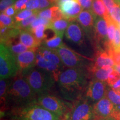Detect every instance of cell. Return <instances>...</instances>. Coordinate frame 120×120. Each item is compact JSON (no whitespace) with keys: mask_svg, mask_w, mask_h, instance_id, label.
<instances>
[{"mask_svg":"<svg viewBox=\"0 0 120 120\" xmlns=\"http://www.w3.org/2000/svg\"><path fill=\"white\" fill-rule=\"evenodd\" d=\"M70 22V21L64 17L57 19L51 21L49 26V29L52 30L55 34L64 36Z\"/></svg>","mask_w":120,"mask_h":120,"instance_id":"22","label":"cell"},{"mask_svg":"<svg viewBox=\"0 0 120 120\" xmlns=\"http://www.w3.org/2000/svg\"><path fill=\"white\" fill-rule=\"evenodd\" d=\"M37 14L36 13L27 19H23L19 23L15 24V26L17 27L20 30H28L33 22L37 17Z\"/></svg>","mask_w":120,"mask_h":120,"instance_id":"32","label":"cell"},{"mask_svg":"<svg viewBox=\"0 0 120 120\" xmlns=\"http://www.w3.org/2000/svg\"><path fill=\"white\" fill-rule=\"evenodd\" d=\"M114 70L113 67L105 66L100 68H89V72H92L94 79L106 82L109 74Z\"/></svg>","mask_w":120,"mask_h":120,"instance_id":"23","label":"cell"},{"mask_svg":"<svg viewBox=\"0 0 120 120\" xmlns=\"http://www.w3.org/2000/svg\"><path fill=\"white\" fill-rule=\"evenodd\" d=\"M111 87H112L113 89L115 90H120V78Z\"/></svg>","mask_w":120,"mask_h":120,"instance_id":"44","label":"cell"},{"mask_svg":"<svg viewBox=\"0 0 120 120\" xmlns=\"http://www.w3.org/2000/svg\"><path fill=\"white\" fill-rule=\"evenodd\" d=\"M19 36L21 42L31 49H37L41 45L42 43L37 40L30 30H21Z\"/></svg>","mask_w":120,"mask_h":120,"instance_id":"18","label":"cell"},{"mask_svg":"<svg viewBox=\"0 0 120 120\" xmlns=\"http://www.w3.org/2000/svg\"><path fill=\"white\" fill-rule=\"evenodd\" d=\"M64 35L67 40L78 46H82L85 45L86 34L76 20L70 22L64 32Z\"/></svg>","mask_w":120,"mask_h":120,"instance_id":"11","label":"cell"},{"mask_svg":"<svg viewBox=\"0 0 120 120\" xmlns=\"http://www.w3.org/2000/svg\"><path fill=\"white\" fill-rule=\"evenodd\" d=\"M6 46H8L9 49L11 50V51L14 53V55L16 56V55H19V53H23L24 52H26L27 51L29 50H36L37 49H31V48H30L27 47V46H25V45H23V43L19 41V42H18L16 44L13 45L12 43H11L10 44L6 45Z\"/></svg>","mask_w":120,"mask_h":120,"instance_id":"28","label":"cell"},{"mask_svg":"<svg viewBox=\"0 0 120 120\" xmlns=\"http://www.w3.org/2000/svg\"><path fill=\"white\" fill-rule=\"evenodd\" d=\"M83 10H92L93 0H77Z\"/></svg>","mask_w":120,"mask_h":120,"instance_id":"39","label":"cell"},{"mask_svg":"<svg viewBox=\"0 0 120 120\" xmlns=\"http://www.w3.org/2000/svg\"><path fill=\"white\" fill-rule=\"evenodd\" d=\"M28 1L29 0H17L15 2L13 6L17 12L26 8V4Z\"/></svg>","mask_w":120,"mask_h":120,"instance_id":"38","label":"cell"},{"mask_svg":"<svg viewBox=\"0 0 120 120\" xmlns=\"http://www.w3.org/2000/svg\"><path fill=\"white\" fill-rule=\"evenodd\" d=\"M109 49H113L116 51H120V28L119 26L117 27L112 47Z\"/></svg>","mask_w":120,"mask_h":120,"instance_id":"35","label":"cell"},{"mask_svg":"<svg viewBox=\"0 0 120 120\" xmlns=\"http://www.w3.org/2000/svg\"><path fill=\"white\" fill-rule=\"evenodd\" d=\"M107 82L93 78L88 83L85 97L93 104L106 96Z\"/></svg>","mask_w":120,"mask_h":120,"instance_id":"9","label":"cell"},{"mask_svg":"<svg viewBox=\"0 0 120 120\" xmlns=\"http://www.w3.org/2000/svg\"><path fill=\"white\" fill-rule=\"evenodd\" d=\"M11 79H1L0 80V97H1V103L4 102L9 86H10Z\"/></svg>","mask_w":120,"mask_h":120,"instance_id":"31","label":"cell"},{"mask_svg":"<svg viewBox=\"0 0 120 120\" xmlns=\"http://www.w3.org/2000/svg\"><path fill=\"white\" fill-rule=\"evenodd\" d=\"M21 30L15 26L1 27L0 29L1 43H3L7 45L12 42L13 39L19 36Z\"/></svg>","mask_w":120,"mask_h":120,"instance_id":"19","label":"cell"},{"mask_svg":"<svg viewBox=\"0 0 120 120\" xmlns=\"http://www.w3.org/2000/svg\"><path fill=\"white\" fill-rule=\"evenodd\" d=\"M36 66L53 73L56 77L57 81L60 73L64 71L63 67L48 61L43 57L37 49L36 50Z\"/></svg>","mask_w":120,"mask_h":120,"instance_id":"16","label":"cell"},{"mask_svg":"<svg viewBox=\"0 0 120 120\" xmlns=\"http://www.w3.org/2000/svg\"><path fill=\"white\" fill-rule=\"evenodd\" d=\"M106 97L115 105V110L120 112V92L115 91L112 87L108 86Z\"/></svg>","mask_w":120,"mask_h":120,"instance_id":"26","label":"cell"},{"mask_svg":"<svg viewBox=\"0 0 120 120\" xmlns=\"http://www.w3.org/2000/svg\"><path fill=\"white\" fill-rule=\"evenodd\" d=\"M115 1L116 4H120V0H115Z\"/></svg>","mask_w":120,"mask_h":120,"instance_id":"49","label":"cell"},{"mask_svg":"<svg viewBox=\"0 0 120 120\" xmlns=\"http://www.w3.org/2000/svg\"><path fill=\"white\" fill-rule=\"evenodd\" d=\"M72 1V0H57V5H58L60 4H61V3L66 2V1Z\"/></svg>","mask_w":120,"mask_h":120,"instance_id":"46","label":"cell"},{"mask_svg":"<svg viewBox=\"0 0 120 120\" xmlns=\"http://www.w3.org/2000/svg\"><path fill=\"white\" fill-rule=\"evenodd\" d=\"M99 120V119H97V118H94L92 120Z\"/></svg>","mask_w":120,"mask_h":120,"instance_id":"51","label":"cell"},{"mask_svg":"<svg viewBox=\"0 0 120 120\" xmlns=\"http://www.w3.org/2000/svg\"><path fill=\"white\" fill-rule=\"evenodd\" d=\"M37 96L49 94L57 79L53 73L37 66L21 73Z\"/></svg>","mask_w":120,"mask_h":120,"instance_id":"4","label":"cell"},{"mask_svg":"<svg viewBox=\"0 0 120 120\" xmlns=\"http://www.w3.org/2000/svg\"><path fill=\"white\" fill-rule=\"evenodd\" d=\"M37 14L38 17L45 18L51 21L64 17L57 5L52 6L49 8L38 11Z\"/></svg>","mask_w":120,"mask_h":120,"instance_id":"21","label":"cell"},{"mask_svg":"<svg viewBox=\"0 0 120 120\" xmlns=\"http://www.w3.org/2000/svg\"><path fill=\"white\" fill-rule=\"evenodd\" d=\"M39 2H40V6H39L38 11H40L43 9L51 7L52 6L56 5V4L49 0H39Z\"/></svg>","mask_w":120,"mask_h":120,"instance_id":"41","label":"cell"},{"mask_svg":"<svg viewBox=\"0 0 120 120\" xmlns=\"http://www.w3.org/2000/svg\"><path fill=\"white\" fill-rule=\"evenodd\" d=\"M6 119L23 120H61L64 119L49 111L38 103H34L25 107L8 109L4 112Z\"/></svg>","mask_w":120,"mask_h":120,"instance_id":"3","label":"cell"},{"mask_svg":"<svg viewBox=\"0 0 120 120\" xmlns=\"http://www.w3.org/2000/svg\"><path fill=\"white\" fill-rule=\"evenodd\" d=\"M94 118L93 105L85 97L74 102L65 120H91Z\"/></svg>","mask_w":120,"mask_h":120,"instance_id":"7","label":"cell"},{"mask_svg":"<svg viewBox=\"0 0 120 120\" xmlns=\"http://www.w3.org/2000/svg\"><path fill=\"white\" fill-rule=\"evenodd\" d=\"M115 110V105L107 97L93 104L94 118L105 120L112 117Z\"/></svg>","mask_w":120,"mask_h":120,"instance_id":"10","label":"cell"},{"mask_svg":"<svg viewBox=\"0 0 120 120\" xmlns=\"http://www.w3.org/2000/svg\"><path fill=\"white\" fill-rule=\"evenodd\" d=\"M120 74L114 68V70L111 72V73L109 74L107 79V81H106L108 86L112 87L120 79Z\"/></svg>","mask_w":120,"mask_h":120,"instance_id":"36","label":"cell"},{"mask_svg":"<svg viewBox=\"0 0 120 120\" xmlns=\"http://www.w3.org/2000/svg\"><path fill=\"white\" fill-rule=\"evenodd\" d=\"M95 16L92 10H82L76 19V21L83 28L86 36L91 40L94 39Z\"/></svg>","mask_w":120,"mask_h":120,"instance_id":"12","label":"cell"},{"mask_svg":"<svg viewBox=\"0 0 120 120\" xmlns=\"http://www.w3.org/2000/svg\"><path fill=\"white\" fill-rule=\"evenodd\" d=\"M92 11L97 16L105 18L109 15V12L102 0H93Z\"/></svg>","mask_w":120,"mask_h":120,"instance_id":"24","label":"cell"},{"mask_svg":"<svg viewBox=\"0 0 120 120\" xmlns=\"http://www.w3.org/2000/svg\"><path fill=\"white\" fill-rule=\"evenodd\" d=\"M37 95L27 81L21 76L11 79L10 86L4 101L2 103V112L8 109L25 107L37 103Z\"/></svg>","mask_w":120,"mask_h":120,"instance_id":"2","label":"cell"},{"mask_svg":"<svg viewBox=\"0 0 120 120\" xmlns=\"http://www.w3.org/2000/svg\"><path fill=\"white\" fill-rule=\"evenodd\" d=\"M63 36H64L55 34V36L52 38L44 40L41 45L49 49H56L64 44L62 42Z\"/></svg>","mask_w":120,"mask_h":120,"instance_id":"25","label":"cell"},{"mask_svg":"<svg viewBox=\"0 0 120 120\" xmlns=\"http://www.w3.org/2000/svg\"><path fill=\"white\" fill-rule=\"evenodd\" d=\"M63 17L70 21L76 20L83 9L77 0H72L58 4Z\"/></svg>","mask_w":120,"mask_h":120,"instance_id":"15","label":"cell"},{"mask_svg":"<svg viewBox=\"0 0 120 120\" xmlns=\"http://www.w3.org/2000/svg\"><path fill=\"white\" fill-rule=\"evenodd\" d=\"M37 102L42 107L64 118L69 110V105L55 96L49 94L38 96Z\"/></svg>","mask_w":120,"mask_h":120,"instance_id":"8","label":"cell"},{"mask_svg":"<svg viewBox=\"0 0 120 120\" xmlns=\"http://www.w3.org/2000/svg\"><path fill=\"white\" fill-rule=\"evenodd\" d=\"M49 1H51L52 2L54 3V4H55L57 5V0H49Z\"/></svg>","mask_w":120,"mask_h":120,"instance_id":"47","label":"cell"},{"mask_svg":"<svg viewBox=\"0 0 120 120\" xmlns=\"http://www.w3.org/2000/svg\"><path fill=\"white\" fill-rule=\"evenodd\" d=\"M15 21L13 17L7 16L4 13L1 12L0 15V27H11L15 26Z\"/></svg>","mask_w":120,"mask_h":120,"instance_id":"33","label":"cell"},{"mask_svg":"<svg viewBox=\"0 0 120 120\" xmlns=\"http://www.w3.org/2000/svg\"><path fill=\"white\" fill-rule=\"evenodd\" d=\"M115 120V118H113L110 117V118H107V119H106V120Z\"/></svg>","mask_w":120,"mask_h":120,"instance_id":"48","label":"cell"},{"mask_svg":"<svg viewBox=\"0 0 120 120\" xmlns=\"http://www.w3.org/2000/svg\"><path fill=\"white\" fill-rule=\"evenodd\" d=\"M17 0H1L0 2V11L4 12L8 7L13 5Z\"/></svg>","mask_w":120,"mask_h":120,"instance_id":"37","label":"cell"},{"mask_svg":"<svg viewBox=\"0 0 120 120\" xmlns=\"http://www.w3.org/2000/svg\"><path fill=\"white\" fill-rule=\"evenodd\" d=\"M51 21L49 20V19L37 16V17L36 19L35 20L32 22V24L31 25V26H30L29 28H28V30L31 31V30L34 29V28H36V27L40 25H46V26H47L48 27V28H49V24L51 23Z\"/></svg>","mask_w":120,"mask_h":120,"instance_id":"34","label":"cell"},{"mask_svg":"<svg viewBox=\"0 0 120 120\" xmlns=\"http://www.w3.org/2000/svg\"><path fill=\"white\" fill-rule=\"evenodd\" d=\"M37 51L41 54L43 57L47 60L48 61L57 64L63 68L65 67L61 61V58L58 56L56 49H49L41 45L37 49Z\"/></svg>","mask_w":120,"mask_h":120,"instance_id":"20","label":"cell"},{"mask_svg":"<svg viewBox=\"0 0 120 120\" xmlns=\"http://www.w3.org/2000/svg\"><path fill=\"white\" fill-rule=\"evenodd\" d=\"M6 120H18V119H6Z\"/></svg>","mask_w":120,"mask_h":120,"instance_id":"50","label":"cell"},{"mask_svg":"<svg viewBox=\"0 0 120 120\" xmlns=\"http://www.w3.org/2000/svg\"><path fill=\"white\" fill-rule=\"evenodd\" d=\"M19 72L16 56L8 46L3 43L0 44V78L12 79Z\"/></svg>","mask_w":120,"mask_h":120,"instance_id":"5","label":"cell"},{"mask_svg":"<svg viewBox=\"0 0 120 120\" xmlns=\"http://www.w3.org/2000/svg\"><path fill=\"white\" fill-rule=\"evenodd\" d=\"M65 120V119H64H64H62V120Z\"/></svg>","mask_w":120,"mask_h":120,"instance_id":"52","label":"cell"},{"mask_svg":"<svg viewBox=\"0 0 120 120\" xmlns=\"http://www.w3.org/2000/svg\"><path fill=\"white\" fill-rule=\"evenodd\" d=\"M115 63L107 51L98 49L96 54L94 62L90 68H100L105 66L114 67Z\"/></svg>","mask_w":120,"mask_h":120,"instance_id":"17","label":"cell"},{"mask_svg":"<svg viewBox=\"0 0 120 120\" xmlns=\"http://www.w3.org/2000/svg\"><path fill=\"white\" fill-rule=\"evenodd\" d=\"M37 12H38V10H30L27 9H25V10L18 12L13 17L15 24L19 23L23 19L36 14L37 13Z\"/></svg>","mask_w":120,"mask_h":120,"instance_id":"29","label":"cell"},{"mask_svg":"<svg viewBox=\"0 0 120 120\" xmlns=\"http://www.w3.org/2000/svg\"><path fill=\"white\" fill-rule=\"evenodd\" d=\"M103 4H105V6H106V8L108 12H109V11H110L111 9L114 6L116 2H115V0H102Z\"/></svg>","mask_w":120,"mask_h":120,"instance_id":"43","label":"cell"},{"mask_svg":"<svg viewBox=\"0 0 120 120\" xmlns=\"http://www.w3.org/2000/svg\"><path fill=\"white\" fill-rule=\"evenodd\" d=\"M56 50L63 64L67 68H80L88 70L93 64L91 59L78 53L64 43Z\"/></svg>","mask_w":120,"mask_h":120,"instance_id":"6","label":"cell"},{"mask_svg":"<svg viewBox=\"0 0 120 120\" xmlns=\"http://www.w3.org/2000/svg\"><path fill=\"white\" fill-rule=\"evenodd\" d=\"M113 68L120 74V64H115V65L114 66Z\"/></svg>","mask_w":120,"mask_h":120,"instance_id":"45","label":"cell"},{"mask_svg":"<svg viewBox=\"0 0 120 120\" xmlns=\"http://www.w3.org/2000/svg\"><path fill=\"white\" fill-rule=\"evenodd\" d=\"M93 40L97 45L103 43L105 46L107 43L108 26L106 19L104 17L95 16Z\"/></svg>","mask_w":120,"mask_h":120,"instance_id":"13","label":"cell"},{"mask_svg":"<svg viewBox=\"0 0 120 120\" xmlns=\"http://www.w3.org/2000/svg\"><path fill=\"white\" fill-rule=\"evenodd\" d=\"M88 72L87 69L68 68L60 73L57 82L65 100L75 102L85 97L89 83Z\"/></svg>","mask_w":120,"mask_h":120,"instance_id":"1","label":"cell"},{"mask_svg":"<svg viewBox=\"0 0 120 120\" xmlns=\"http://www.w3.org/2000/svg\"><path fill=\"white\" fill-rule=\"evenodd\" d=\"M47 29H49L47 26L40 25L31 31L33 33L37 40L42 43L44 40L47 39V35L45 34V31Z\"/></svg>","mask_w":120,"mask_h":120,"instance_id":"27","label":"cell"},{"mask_svg":"<svg viewBox=\"0 0 120 120\" xmlns=\"http://www.w3.org/2000/svg\"><path fill=\"white\" fill-rule=\"evenodd\" d=\"M39 6V0H29L26 4V9L30 10H38Z\"/></svg>","mask_w":120,"mask_h":120,"instance_id":"40","label":"cell"},{"mask_svg":"<svg viewBox=\"0 0 120 120\" xmlns=\"http://www.w3.org/2000/svg\"><path fill=\"white\" fill-rule=\"evenodd\" d=\"M109 17L118 26L120 23V4H116L109 12Z\"/></svg>","mask_w":120,"mask_h":120,"instance_id":"30","label":"cell"},{"mask_svg":"<svg viewBox=\"0 0 120 120\" xmlns=\"http://www.w3.org/2000/svg\"><path fill=\"white\" fill-rule=\"evenodd\" d=\"M36 50L27 51L16 55L19 72L22 73L36 66Z\"/></svg>","mask_w":120,"mask_h":120,"instance_id":"14","label":"cell"},{"mask_svg":"<svg viewBox=\"0 0 120 120\" xmlns=\"http://www.w3.org/2000/svg\"><path fill=\"white\" fill-rule=\"evenodd\" d=\"M2 13H4L5 15H6L8 16H10V17H13L15 15H16V13H17V12L16 11V9H15L14 6H13V5H12L11 6L8 7V8Z\"/></svg>","mask_w":120,"mask_h":120,"instance_id":"42","label":"cell"}]
</instances>
